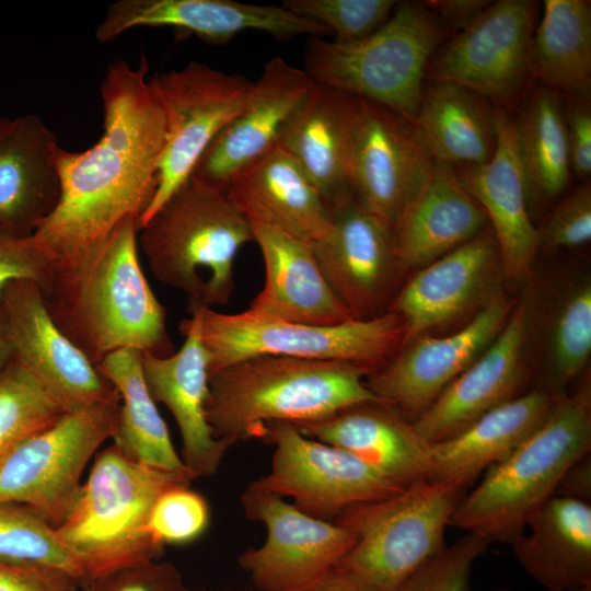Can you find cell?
Returning a JSON list of instances; mask_svg holds the SVG:
<instances>
[{
	"label": "cell",
	"instance_id": "cell-1",
	"mask_svg": "<svg viewBox=\"0 0 591 591\" xmlns=\"http://www.w3.org/2000/svg\"><path fill=\"white\" fill-rule=\"evenodd\" d=\"M144 56L111 63L101 82L103 134L89 149L57 151L60 195L33 236L53 264L103 242L127 217L150 206L165 144L163 109Z\"/></svg>",
	"mask_w": 591,
	"mask_h": 591
},
{
	"label": "cell",
	"instance_id": "cell-2",
	"mask_svg": "<svg viewBox=\"0 0 591 591\" xmlns=\"http://www.w3.org/2000/svg\"><path fill=\"white\" fill-rule=\"evenodd\" d=\"M138 231V218H125L100 244L54 264L43 292L54 322L95 366L121 349L174 352L165 309L141 268Z\"/></svg>",
	"mask_w": 591,
	"mask_h": 591
},
{
	"label": "cell",
	"instance_id": "cell-3",
	"mask_svg": "<svg viewBox=\"0 0 591 591\" xmlns=\"http://www.w3.org/2000/svg\"><path fill=\"white\" fill-rule=\"evenodd\" d=\"M372 372L341 361L258 355L209 372L206 416L217 439L230 447L262 438L271 422L326 419L379 399L367 386Z\"/></svg>",
	"mask_w": 591,
	"mask_h": 591
},
{
	"label": "cell",
	"instance_id": "cell-4",
	"mask_svg": "<svg viewBox=\"0 0 591 591\" xmlns=\"http://www.w3.org/2000/svg\"><path fill=\"white\" fill-rule=\"evenodd\" d=\"M251 241L252 223L228 194L190 176L138 231L153 276L208 308L231 299L237 252Z\"/></svg>",
	"mask_w": 591,
	"mask_h": 591
},
{
	"label": "cell",
	"instance_id": "cell-5",
	"mask_svg": "<svg viewBox=\"0 0 591 591\" xmlns=\"http://www.w3.org/2000/svg\"><path fill=\"white\" fill-rule=\"evenodd\" d=\"M189 483L128 457L113 443L97 451L72 509L56 528L86 587L119 569L161 558L164 546L147 526L151 508L166 488Z\"/></svg>",
	"mask_w": 591,
	"mask_h": 591
},
{
	"label": "cell",
	"instance_id": "cell-6",
	"mask_svg": "<svg viewBox=\"0 0 591 591\" xmlns=\"http://www.w3.org/2000/svg\"><path fill=\"white\" fill-rule=\"evenodd\" d=\"M591 449L589 387L560 395L541 427L507 459L488 467L450 525L510 543L556 491L565 472Z\"/></svg>",
	"mask_w": 591,
	"mask_h": 591
},
{
	"label": "cell",
	"instance_id": "cell-7",
	"mask_svg": "<svg viewBox=\"0 0 591 591\" xmlns=\"http://www.w3.org/2000/svg\"><path fill=\"white\" fill-rule=\"evenodd\" d=\"M445 31L424 3L399 2L380 28L361 39L310 38L304 71L316 84L375 102L414 120L428 63Z\"/></svg>",
	"mask_w": 591,
	"mask_h": 591
},
{
	"label": "cell",
	"instance_id": "cell-8",
	"mask_svg": "<svg viewBox=\"0 0 591 591\" xmlns=\"http://www.w3.org/2000/svg\"><path fill=\"white\" fill-rule=\"evenodd\" d=\"M470 487L462 479L426 478L344 509L334 522L354 534L355 544L335 568L374 591H395L445 546V528Z\"/></svg>",
	"mask_w": 591,
	"mask_h": 591
},
{
	"label": "cell",
	"instance_id": "cell-9",
	"mask_svg": "<svg viewBox=\"0 0 591 591\" xmlns=\"http://www.w3.org/2000/svg\"><path fill=\"white\" fill-rule=\"evenodd\" d=\"M189 322L208 356L209 372L258 355L341 361L381 368L403 345L405 325L389 310L370 320L313 325L263 317L247 311L225 314L189 305Z\"/></svg>",
	"mask_w": 591,
	"mask_h": 591
},
{
	"label": "cell",
	"instance_id": "cell-10",
	"mask_svg": "<svg viewBox=\"0 0 591 591\" xmlns=\"http://www.w3.org/2000/svg\"><path fill=\"white\" fill-rule=\"evenodd\" d=\"M119 410L120 399L97 402L23 441L0 463V502L32 507L58 528L77 500L88 463L112 439Z\"/></svg>",
	"mask_w": 591,
	"mask_h": 591
},
{
	"label": "cell",
	"instance_id": "cell-11",
	"mask_svg": "<svg viewBox=\"0 0 591 591\" xmlns=\"http://www.w3.org/2000/svg\"><path fill=\"white\" fill-rule=\"evenodd\" d=\"M163 109L166 135L152 201L140 228L190 176L217 135L243 107L251 82L199 61L149 79Z\"/></svg>",
	"mask_w": 591,
	"mask_h": 591
},
{
	"label": "cell",
	"instance_id": "cell-12",
	"mask_svg": "<svg viewBox=\"0 0 591 591\" xmlns=\"http://www.w3.org/2000/svg\"><path fill=\"white\" fill-rule=\"evenodd\" d=\"M260 439L274 445L270 472L251 485L291 498L311 517L335 520L352 505L405 488L350 452L306 437L291 424H267Z\"/></svg>",
	"mask_w": 591,
	"mask_h": 591
},
{
	"label": "cell",
	"instance_id": "cell-13",
	"mask_svg": "<svg viewBox=\"0 0 591 591\" xmlns=\"http://www.w3.org/2000/svg\"><path fill=\"white\" fill-rule=\"evenodd\" d=\"M433 163L414 120L375 102L355 97L349 188L360 205L390 231L427 181Z\"/></svg>",
	"mask_w": 591,
	"mask_h": 591
},
{
	"label": "cell",
	"instance_id": "cell-14",
	"mask_svg": "<svg viewBox=\"0 0 591 591\" xmlns=\"http://www.w3.org/2000/svg\"><path fill=\"white\" fill-rule=\"evenodd\" d=\"M536 3L490 2L430 59L432 80L462 85L507 108L524 91L530 76V45Z\"/></svg>",
	"mask_w": 591,
	"mask_h": 591
},
{
	"label": "cell",
	"instance_id": "cell-15",
	"mask_svg": "<svg viewBox=\"0 0 591 591\" xmlns=\"http://www.w3.org/2000/svg\"><path fill=\"white\" fill-rule=\"evenodd\" d=\"M242 503L246 517L266 528L265 542L239 557L260 591H297L334 568L355 544L354 534L334 521L311 517L251 484Z\"/></svg>",
	"mask_w": 591,
	"mask_h": 591
},
{
	"label": "cell",
	"instance_id": "cell-16",
	"mask_svg": "<svg viewBox=\"0 0 591 591\" xmlns=\"http://www.w3.org/2000/svg\"><path fill=\"white\" fill-rule=\"evenodd\" d=\"M1 304L14 359L65 413L120 399L114 385L54 322L38 283L12 282Z\"/></svg>",
	"mask_w": 591,
	"mask_h": 591
},
{
	"label": "cell",
	"instance_id": "cell-17",
	"mask_svg": "<svg viewBox=\"0 0 591 591\" xmlns=\"http://www.w3.org/2000/svg\"><path fill=\"white\" fill-rule=\"evenodd\" d=\"M511 306L496 293L460 331L405 344L403 351L368 375V389L413 422L493 343Z\"/></svg>",
	"mask_w": 591,
	"mask_h": 591
},
{
	"label": "cell",
	"instance_id": "cell-18",
	"mask_svg": "<svg viewBox=\"0 0 591 591\" xmlns=\"http://www.w3.org/2000/svg\"><path fill=\"white\" fill-rule=\"evenodd\" d=\"M326 232L312 244L335 296L355 320L381 311L399 269L391 231L352 196L329 206Z\"/></svg>",
	"mask_w": 591,
	"mask_h": 591
},
{
	"label": "cell",
	"instance_id": "cell-19",
	"mask_svg": "<svg viewBox=\"0 0 591 591\" xmlns=\"http://www.w3.org/2000/svg\"><path fill=\"white\" fill-rule=\"evenodd\" d=\"M314 84L304 69L280 56L271 58L251 82L241 111L207 147L190 177L227 192L241 169L278 146L285 127Z\"/></svg>",
	"mask_w": 591,
	"mask_h": 591
},
{
	"label": "cell",
	"instance_id": "cell-20",
	"mask_svg": "<svg viewBox=\"0 0 591 591\" xmlns=\"http://www.w3.org/2000/svg\"><path fill=\"white\" fill-rule=\"evenodd\" d=\"M171 26L195 34L211 45H223L245 31L265 32L279 40L300 35H331L323 25L280 5L231 0H117L95 30L108 43L134 27Z\"/></svg>",
	"mask_w": 591,
	"mask_h": 591
},
{
	"label": "cell",
	"instance_id": "cell-21",
	"mask_svg": "<svg viewBox=\"0 0 591 591\" xmlns=\"http://www.w3.org/2000/svg\"><path fill=\"white\" fill-rule=\"evenodd\" d=\"M497 138L491 158L477 166L455 169L460 182L482 206L491 224L506 274L524 279L541 247L530 216L528 186L520 160L514 117L496 107Z\"/></svg>",
	"mask_w": 591,
	"mask_h": 591
},
{
	"label": "cell",
	"instance_id": "cell-22",
	"mask_svg": "<svg viewBox=\"0 0 591 591\" xmlns=\"http://www.w3.org/2000/svg\"><path fill=\"white\" fill-rule=\"evenodd\" d=\"M528 324L529 309L521 302L484 352L412 422L422 440L433 444L450 439L518 396Z\"/></svg>",
	"mask_w": 591,
	"mask_h": 591
},
{
	"label": "cell",
	"instance_id": "cell-23",
	"mask_svg": "<svg viewBox=\"0 0 591 591\" xmlns=\"http://www.w3.org/2000/svg\"><path fill=\"white\" fill-rule=\"evenodd\" d=\"M185 340L170 356L141 354V371L154 399L166 406L178 427L182 461L192 479L216 474L230 445L217 439L208 424L209 361L188 318L179 324Z\"/></svg>",
	"mask_w": 591,
	"mask_h": 591
},
{
	"label": "cell",
	"instance_id": "cell-24",
	"mask_svg": "<svg viewBox=\"0 0 591 591\" xmlns=\"http://www.w3.org/2000/svg\"><path fill=\"white\" fill-rule=\"evenodd\" d=\"M57 136L36 114L0 116V231L33 235L55 209Z\"/></svg>",
	"mask_w": 591,
	"mask_h": 591
},
{
	"label": "cell",
	"instance_id": "cell-25",
	"mask_svg": "<svg viewBox=\"0 0 591 591\" xmlns=\"http://www.w3.org/2000/svg\"><path fill=\"white\" fill-rule=\"evenodd\" d=\"M251 223L264 260L265 282L247 312L313 325L355 320L329 287L311 244L275 228Z\"/></svg>",
	"mask_w": 591,
	"mask_h": 591
},
{
	"label": "cell",
	"instance_id": "cell-26",
	"mask_svg": "<svg viewBox=\"0 0 591 591\" xmlns=\"http://www.w3.org/2000/svg\"><path fill=\"white\" fill-rule=\"evenodd\" d=\"M487 221L455 169L434 162L391 231L399 269L422 268L474 239Z\"/></svg>",
	"mask_w": 591,
	"mask_h": 591
},
{
	"label": "cell",
	"instance_id": "cell-27",
	"mask_svg": "<svg viewBox=\"0 0 591 591\" xmlns=\"http://www.w3.org/2000/svg\"><path fill=\"white\" fill-rule=\"evenodd\" d=\"M293 426L306 437L350 452L404 487L429 478L431 445L410 420L380 399Z\"/></svg>",
	"mask_w": 591,
	"mask_h": 591
},
{
	"label": "cell",
	"instance_id": "cell-28",
	"mask_svg": "<svg viewBox=\"0 0 591 591\" xmlns=\"http://www.w3.org/2000/svg\"><path fill=\"white\" fill-rule=\"evenodd\" d=\"M225 193L251 222L311 245L329 224V206L280 146L241 169Z\"/></svg>",
	"mask_w": 591,
	"mask_h": 591
},
{
	"label": "cell",
	"instance_id": "cell-29",
	"mask_svg": "<svg viewBox=\"0 0 591 591\" xmlns=\"http://www.w3.org/2000/svg\"><path fill=\"white\" fill-rule=\"evenodd\" d=\"M498 255L491 230L424 266L389 310L405 325L403 345L456 318L480 297Z\"/></svg>",
	"mask_w": 591,
	"mask_h": 591
},
{
	"label": "cell",
	"instance_id": "cell-30",
	"mask_svg": "<svg viewBox=\"0 0 591 591\" xmlns=\"http://www.w3.org/2000/svg\"><path fill=\"white\" fill-rule=\"evenodd\" d=\"M509 544L523 569L547 591H591V506L553 496Z\"/></svg>",
	"mask_w": 591,
	"mask_h": 591
},
{
	"label": "cell",
	"instance_id": "cell-31",
	"mask_svg": "<svg viewBox=\"0 0 591 591\" xmlns=\"http://www.w3.org/2000/svg\"><path fill=\"white\" fill-rule=\"evenodd\" d=\"M532 390L493 408L454 437L430 444L429 479H462L479 474L518 449L545 421L557 398Z\"/></svg>",
	"mask_w": 591,
	"mask_h": 591
},
{
	"label": "cell",
	"instance_id": "cell-32",
	"mask_svg": "<svg viewBox=\"0 0 591 591\" xmlns=\"http://www.w3.org/2000/svg\"><path fill=\"white\" fill-rule=\"evenodd\" d=\"M355 97L314 84L285 127L278 146L298 163L331 206L352 195L348 184Z\"/></svg>",
	"mask_w": 591,
	"mask_h": 591
},
{
	"label": "cell",
	"instance_id": "cell-33",
	"mask_svg": "<svg viewBox=\"0 0 591 591\" xmlns=\"http://www.w3.org/2000/svg\"><path fill=\"white\" fill-rule=\"evenodd\" d=\"M414 124L433 161L454 169L482 165L496 148V106L455 83L424 85Z\"/></svg>",
	"mask_w": 591,
	"mask_h": 591
},
{
	"label": "cell",
	"instance_id": "cell-34",
	"mask_svg": "<svg viewBox=\"0 0 591 591\" xmlns=\"http://www.w3.org/2000/svg\"><path fill=\"white\" fill-rule=\"evenodd\" d=\"M141 351L121 349L95 367L120 396V410L112 437L128 457L153 468L193 480L176 452L141 371Z\"/></svg>",
	"mask_w": 591,
	"mask_h": 591
},
{
	"label": "cell",
	"instance_id": "cell-35",
	"mask_svg": "<svg viewBox=\"0 0 591 591\" xmlns=\"http://www.w3.org/2000/svg\"><path fill=\"white\" fill-rule=\"evenodd\" d=\"M530 76L545 88L588 95L591 88V2L545 0L530 45Z\"/></svg>",
	"mask_w": 591,
	"mask_h": 591
},
{
	"label": "cell",
	"instance_id": "cell-36",
	"mask_svg": "<svg viewBox=\"0 0 591 591\" xmlns=\"http://www.w3.org/2000/svg\"><path fill=\"white\" fill-rule=\"evenodd\" d=\"M514 123L530 206L549 202L563 193L571 172L559 95L545 86L533 90Z\"/></svg>",
	"mask_w": 591,
	"mask_h": 591
},
{
	"label": "cell",
	"instance_id": "cell-37",
	"mask_svg": "<svg viewBox=\"0 0 591 591\" xmlns=\"http://www.w3.org/2000/svg\"><path fill=\"white\" fill-rule=\"evenodd\" d=\"M0 558L51 567L72 577L82 590L86 587L78 561L60 542L56 528L23 503L0 502Z\"/></svg>",
	"mask_w": 591,
	"mask_h": 591
},
{
	"label": "cell",
	"instance_id": "cell-38",
	"mask_svg": "<svg viewBox=\"0 0 591 591\" xmlns=\"http://www.w3.org/2000/svg\"><path fill=\"white\" fill-rule=\"evenodd\" d=\"M66 414L14 357L0 372V463Z\"/></svg>",
	"mask_w": 591,
	"mask_h": 591
},
{
	"label": "cell",
	"instance_id": "cell-39",
	"mask_svg": "<svg viewBox=\"0 0 591 591\" xmlns=\"http://www.w3.org/2000/svg\"><path fill=\"white\" fill-rule=\"evenodd\" d=\"M552 366L563 386L586 367L591 351V287L575 289L559 310L552 334Z\"/></svg>",
	"mask_w": 591,
	"mask_h": 591
},
{
	"label": "cell",
	"instance_id": "cell-40",
	"mask_svg": "<svg viewBox=\"0 0 591 591\" xmlns=\"http://www.w3.org/2000/svg\"><path fill=\"white\" fill-rule=\"evenodd\" d=\"M394 0H287L282 7L323 25L335 42L350 43L380 28L390 18Z\"/></svg>",
	"mask_w": 591,
	"mask_h": 591
},
{
	"label": "cell",
	"instance_id": "cell-41",
	"mask_svg": "<svg viewBox=\"0 0 591 591\" xmlns=\"http://www.w3.org/2000/svg\"><path fill=\"white\" fill-rule=\"evenodd\" d=\"M207 500L187 484L166 488L154 501L148 531L160 544L182 545L197 540L209 525Z\"/></svg>",
	"mask_w": 591,
	"mask_h": 591
},
{
	"label": "cell",
	"instance_id": "cell-42",
	"mask_svg": "<svg viewBox=\"0 0 591 591\" xmlns=\"http://www.w3.org/2000/svg\"><path fill=\"white\" fill-rule=\"evenodd\" d=\"M489 544L466 532L420 565L395 591H470L473 563Z\"/></svg>",
	"mask_w": 591,
	"mask_h": 591
},
{
	"label": "cell",
	"instance_id": "cell-43",
	"mask_svg": "<svg viewBox=\"0 0 591 591\" xmlns=\"http://www.w3.org/2000/svg\"><path fill=\"white\" fill-rule=\"evenodd\" d=\"M53 266L33 235L13 236L0 231V303L7 288L18 280L34 281L44 292Z\"/></svg>",
	"mask_w": 591,
	"mask_h": 591
},
{
	"label": "cell",
	"instance_id": "cell-44",
	"mask_svg": "<svg viewBox=\"0 0 591 591\" xmlns=\"http://www.w3.org/2000/svg\"><path fill=\"white\" fill-rule=\"evenodd\" d=\"M541 246L578 247L591 240V188L582 186L565 198L540 231Z\"/></svg>",
	"mask_w": 591,
	"mask_h": 591
},
{
	"label": "cell",
	"instance_id": "cell-45",
	"mask_svg": "<svg viewBox=\"0 0 591 591\" xmlns=\"http://www.w3.org/2000/svg\"><path fill=\"white\" fill-rule=\"evenodd\" d=\"M82 591H190L182 573L170 561L147 560L114 571L91 582Z\"/></svg>",
	"mask_w": 591,
	"mask_h": 591
},
{
	"label": "cell",
	"instance_id": "cell-46",
	"mask_svg": "<svg viewBox=\"0 0 591 591\" xmlns=\"http://www.w3.org/2000/svg\"><path fill=\"white\" fill-rule=\"evenodd\" d=\"M0 591H82V588L61 570L0 558Z\"/></svg>",
	"mask_w": 591,
	"mask_h": 591
},
{
	"label": "cell",
	"instance_id": "cell-47",
	"mask_svg": "<svg viewBox=\"0 0 591 591\" xmlns=\"http://www.w3.org/2000/svg\"><path fill=\"white\" fill-rule=\"evenodd\" d=\"M565 113L571 170L581 178L591 173V107L588 95H571Z\"/></svg>",
	"mask_w": 591,
	"mask_h": 591
},
{
	"label": "cell",
	"instance_id": "cell-48",
	"mask_svg": "<svg viewBox=\"0 0 591 591\" xmlns=\"http://www.w3.org/2000/svg\"><path fill=\"white\" fill-rule=\"evenodd\" d=\"M485 0H429L424 4L444 24L464 28L489 4Z\"/></svg>",
	"mask_w": 591,
	"mask_h": 591
},
{
	"label": "cell",
	"instance_id": "cell-49",
	"mask_svg": "<svg viewBox=\"0 0 591 591\" xmlns=\"http://www.w3.org/2000/svg\"><path fill=\"white\" fill-rule=\"evenodd\" d=\"M586 503L591 499V456L586 454L573 463L561 477L555 495Z\"/></svg>",
	"mask_w": 591,
	"mask_h": 591
},
{
	"label": "cell",
	"instance_id": "cell-50",
	"mask_svg": "<svg viewBox=\"0 0 591 591\" xmlns=\"http://www.w3.org/2000/svg\"><path fill=\"white\" fill-rule=\"evenodd\" d=\"M297 591H374L357 579L332 568Z\"/></svg>",
	"mask_w": 591,
	"mask_h": 591
},
{
	"label": "cell",
	"instance_id": "cell-51",
	"mask_svg": "<svg viewBox=\"0 0 591 591\" xmlns=\"http://www.w3.org/2000/svg\"><path fill=\"white\" fill-rule=\"evenodd\" d=\"M12 359L13 349L8 332L5 313L2 304L0 303V372L10 363Z\"/></svg>",
	"mask_w": 591,
	"mask_h": 591
},
{
	"label": "cell",
	"instance_id": "cell-52",
	"mask_svg": "<svg viewBox=\"0 0 591 591\" xmlns=\"http://www.w3.org/2000/svg\"><path fill=\"white\" fill-rule=\"evenodd\" d=\"M494 591H512V590L506 589V588H498V589H495Z\"/></svg>",
	"mask_w": 591,
	"mask_h": 591
}]
</instances>
